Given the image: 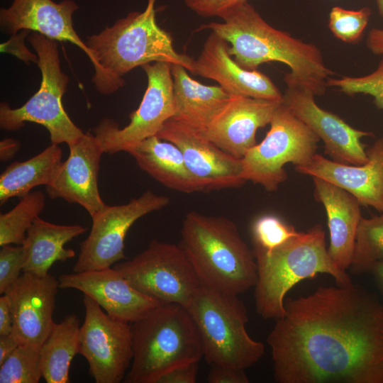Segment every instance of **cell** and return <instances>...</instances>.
I'll use <instances>...</instances> for the list:
<instances>
[{"label": "cell", "mask_w": 383, "mask_h": 383, "mask_svg": "<svg viewBox=\"0 0 383 383\" xmlns=\"http://www.w3.org/2000/svg\"><path fill=\"white\" fill-rule=\"evenodd\" d=\"M379 15L383 18V0H375Z\"/></svg>", "instance_id": "45"}, {"label": "cell", "mask_w": 383, "mask_h": 383, "mask_svg": "<svg viewBox=\"0 0 383 383\" xmlns=\"http://www.w3.org/2000/svg\"><path fill=\"white\" fill-rule=\"evenodd\" d=\"M79 319L69 314L55 323L49 335L40 348L42 375L48 383H67L69 370L78 353Z\"/></svg>", "instance_id": "28"}, {"label": "cell", "mask_w": 383, "mask_h": 383, "mask_svg": "<svg viewBox=\"0 0 383 383\" xmlns=\"http://www.w3.org/2000/svg\"><path fill=\"white\" fill-rule=\"evenodd\" d=\"M172 64L155 62L142 66L148 87L139 107L130 114V123L119 128L113 120L104 118L93 129L104 153L127 152L142 140L156 135L164 123L174 116Z\"/></svg>", "instance_id": "11"}, {"label": "cell", "mask_w": 383, "mask_h": 383, "mask_svg": "<svg viewBox=\"0 0 383 383\" xmlns=\"http://www.w3.org/2000/svg\"><path fill=\"white\" fill-rule=\"evenodd\" d=\"M156 135L179 148L189 170L205 191L238 187L246 182L242 176L241 159L189 126L171 118Z\"/></svg>", "instance_id": "15"}, {"label": "cell", "mask_w": 383, "mask_h": 383, "mask_svg": "<svg viewBox=\"0 0 383 383\" xmlns=\"http://www.w3.org/2000/svg\"><path fill=\"white\" fill-rule=\"evenodd\" d=\"M262 141L241 158L242 176L267 191L277 189L287 179L284 165L307 164L317 153L319 138L282 103Z\"/></svg>", "instance_id": "9"}, {"label": "cell", "mask_w": 383, "mask_h": 383, "mask_svg": "<svg viewBox=\"0 0 383 383\" xmlns=\"http://www.w3.org/2000/svg\"><path fill=\"white\" fill-rule=\"evenodd\" d=\"M62 149L52 143L29 160L9 165L0 177L1 205L12 197L21 198L37 186L50 185L62 163Z\"/></svg>", "instance_id": "27"}, {"label": "cell", "mask_w": 383, "mask_h": 383, "mask_svg": "<svg viewBox=\"0 0 383 383\" xmlns=\"http://www.w3.org/2000/svg\"><path fill=\"white\" fill-rule=\"evenodd\" d=\"M247 0H184L185 4L204 17H220L233 6Z\"/></svg>", "instance_id": "36"}, {"label": "cell", "mask_w": 383, "mask_h": 383, "mask_svg": "<svg viewBox=\"0 0 383 383\" xmlns=\"http://www.w3.org/2000/svg\"><path fill=\"white\" fill-rule=\"evenodd\" d=\"M298 233L279 217L267 214L257 218L252 226L254 250L270 251Z\"/></svg>", "instance_id": "33"}, {"label": "cell", "mask_w": 383, "mask_h": 383, "mask_svg": "<svg viewBox=\"0 0 383 383\" xmlns=\"http://www.w3.org/2000/svg\"><path fill=\"white\" fill-rule=\"evenodd\" d=\"M327 87L339 88L348 95L363 94L372 96L375 105L383 110V55L377 68L372 73L362 77L329 78Z\"/></svg>", "instance_id": "34"}, {"label": "cell", "mask_w": 383, "mask_h": 383, "mask_svg": "<svg viewBox=\"0 0 383 383\" xmlns=\"http://www.w3.org/2000/svg\"><path fill=\"white\" fill-rule=\"evenodd\" d=\"M199 362L177 366L162 374L155 383H195Z\"/></svg>", "instance_id": "38"}, {"label": "cell", "mask_w": 383, "mask_h": 383, "mask_svg": "<svg viewBox=\"0 0 383 383\" xmlns=\"http://www.w3.org/2000/svg\"><path fill=\"white\" fill-rule=\"evenodd\" d=\"M367 155L366 163L354 165L316 153L307 164L295 169L338 186L351 194L360 204L374 207L383 213V138L377 140Z\"/></svg>", "instance_id": "20"}, {"label": "cell", "mask_w": 383, "mask_h": 383, "mask_svg": "<svg viewBox=\"0 0 383 383\" xmlns=\"http://www.w3.org/2000/svg\"><path fill=\"white\" fill-rule=\"evenodd\" d=\"M282 101L232 95L203 133L223 150L241 159L256 145V132L270 121Z\"/></svg>", "instance_id": "19"}, {"label": "cell", "mask_w": 383, "mask_h": 383, "mask_svg": "<svg viewBox=\"0 0 383 383\" xmlns=\"http://www.w3.org/2000/svg\"><path fill=\"white\" fill-rule=\"evenodd\" d=\"M42 375L40 348L21 344L0 365V383H38Z\"/></svg>", "instance_id": "31"}, {"label": "cell", "mask_w": 383, "mask_h": 383, "mask_svg": "<svg viewBox=\"0 0 383 383\" xmlns=\"http://www.w3.org/2000/svg\"><path fill=\"white\" fill-rule=\"evenodd\" d=\"M13 318L9 300L6 294L0 297V335L12 332Z\"/></svg>", "instance_id": "40"}, {"label": "cell", "mask_w": 383, "mask_h": 383, "mask_svg": "<svg viewBox=\"0 0 383 383\" xmlns=\"http://www.w3.org/2000/svg\"><path fill=\"white\" fill-rule=\"evenodd\" d=\"M370 16L371 9L368 7L348 10L334 6L329 13L328 28L343 42L355 43L361 38Z\"/></svg>", "instance_id": "32"}, {"label": "cell", "mask_w": 383, "mask_h": 383, "mask_svg": "<svg viewBox=\"0 0 383 383\" xmlns=\"http://www.w3.org/2000/svg\"><path fill=\"white\" fill-rule=\"evenodd\" d=\"M383 261V213L359 222L352 260L354 274L370 272L374 265Z\"/></svg>", "instance_id": "30"}, {"label": "cell", "mask_w": 383, "mask_h": 383, "mask_svg": "<svg viewBox=\"0 0 383 383\" xmlns=\"http://www.w3.org/2000/svg\"><path fill=\"white\" fill-rule=\"evenodd\" d=\"M58 288L59 281L50 274L23 272L4 294L11 309V333L21 344L40 348L45 342L55 323L52 315Z\"/></svg>", "instance_id": "16"}, {"label": "cell", "mask_w": 383, "mask_h": 383, "mask_svg": "<svg viewBox=\"0 0 383 383\" xmlns=\"http://www.w3.org/2000/svg\"><path fill=\"white\" fill-rule=\"evenodd\" d=\"M85 318L79 328L78 353L96 383H119L133 360L131 323L116 319L84 295Z\"/></svg>", "instance_id": "12"}, {"label": "cell", "mask_w": 383, "mask_h": 383, "mask_svg": "<svg viewBox=\"0 0 383 383\" xmlns=\"http://www.w3.org/2000/svg\"><path fill=\"white\" fill-rule=\"evenodd\" d=\"M133 360L126 383H155L167 371L203 357L197 328L186 307L160 304L131 323Z\"/></svg>", "instance_id": "6"}, {"label": "cell", "mask_w": 383, "mask_h": 383, "mask_svg": "<svg viewBox=\"0 0 383 383\" xmlns=\"http://www.w3.org/2000/svg\"><path fill=\"white\" fill-rule=\"evenodd\" d=\"M210 365L245 370L263 356L265 345L247 332V309L238 296L201 284L187 307Z\"/></svg>", "instance_id": "7"}, {"label": "cell", "mask_w": 383, "mask_h": 383, "mask_svg": "<svg viewBox=\"0 0 383 383\" xmlns=\"http://www.w3.org/2000/svg\"><path fill=\"white\" fill-rule=\"evenodd\" d=\"M28 40L38 55V67L42 80L37 92L22 106L12 109L6 103L0 104V127L10 131L24 126L25 122L43 126L49 132L52 143H76L84 133L70 119L62 103L69 78L60 67L57 40L32 32Z\"/></svg>", "instance_id": "8"}, {"label": "cell", "mask_w": 383, "mask_h": 383, "mask_svg": "<svg viewBox=\"0 0 383 383\" xmlns=\"http://www.w3.org/2000/svg\"><path fill=\"white\" fill-rule=\"evenodd\" d=\"M370 273L373 274L383 299V261L376 263Z\"/></svg>", "instance_id": "44"}, {"label": "cell", "mask_w": 383, "mask_h": 383, "mask_svg": "<svg viewBox=\"0 0 383 383\" xmlns=\"http://www.w3.org/2000/svg\"><path fill=\"white\" fill-rule=\"evenodd\" d=\"M86 230L80 225H57L37 217L28 228L23 244V272L45 276L55 262L74 257V251L64 245Z\"/></svg>", "instance_id": "26"}, {"label": "cell", "mask_w": 383, "mask_h": 383, "mask_svg": "<svg viewBox=\"0 0 383 383\" xmlns=\"http://www.w3.org/2000/svg\"><path fill=\"white\" fill-rule=\"evenodd\" d=\"M127 152L142 170L166 187L183 193L205 191L187 167L181 150L171 142L153 135Z\"/></svg>", "instance_id": "25"}, {"label": "cell", "mask_w": 383, "mask_h": 383, "mask_svg": "<svg viewBox=\"0 0 383 383\" xmlns=\"http://www.w3.org/2000/svg\"><path fill=\"white\" fill-rule=\"evenodd\" d=\"M113 268L137 290L161 304L173 303L187 308L201 286L181 245L157 240Z\"/></svg>", "instance_id": "10"}, {"label": "cell", "mask_w": 383, "mask_h": 383, "mask_svg": "<svg viewBox=\"0 0 383 383\" xmlns=\"http://www.w3.org/2000/svg\"><path fill=\"white\" fill-rule=\"evenodd\" d=\"M179 65H172L173 119L204 133L232 95L221 86L204 85L192 79Z\"/></svg>", "instance_id": "24"}, {"label": "cell", "mask_w": 383, "mask_h": 383, "mask_svg": "<svg viewBox=\"0 0 383 383\" xmlns=\"http://www.w3.org/2000/svg\"><path fill=\"white\" fill-rule=\"evenodd\" d=\"M21 148L19 141L6 138L0 142V160L5 162L11 160L18 152Z\"/></svg>", "instance_id": "43"}, {"label": "cell", "mask_w": 383, "mask_h": 383, "mask_svg": "<svg viewBox=\"0 0 383 383\" xmlns=\"http://www.w3.org/2000/svg\"><path fill=\"white\" fill-rule=\"evenodd\" d=\"M222 23L211 22L208 28L226 40L228 51L244 69L255 70L262 63L279 62L290 68L284 78L322 95L333 72L326 66L320 50L289 33L267 23L248 3L243 1L225 11Z\"/></svg>", "instance_id": "2"}, {"label": "cell", "mask_w": 383, "mask_h": 383, "mask_svg": "<svg viewBox=\"0 0 383 383\" xmlns=\"http://www.w3.org/2000/svg\"><path fill=\"white\" fill-rule=\"evenodd\" d=\"M24 249L23 245L1 246L0 250V294H4L17 281L23 272Z\"/></svg>", "instance_id": "35"}, {"label": "cell", "mask_w": 383, "mask_h": 383, "mask_svg": "<svg viewBox=\"0 0 383 383\" xmlns=\"http://www.w3.org/2000/svg\"><path fill=\"white\" fill-rule=\"evenodd\" d=\"M21 345L12 333L0 335V365Z\"/></svg>", "instance_id": "41"}, {"label": "cell", "mask_w": 383, "mask_h": 383, "mask_svg": "<svg viewBox=\"0 0 383 383\" xmlns=\"http://www.w3.org/2000/svg\"><path fill=\"white\" fill-rule=\"evenodd\" d=\"M69 148L67 159L62 162L54 181L46 186V192L51 199L61 198L79 204L92 218L108 206L101 199L98 189L103 149L90 132L84 133Z\"/></svg>", "instance_id": "18"}, {"label": "cell", "mask_w": 383, "mask_h": 383, "mask_svg": "<svg viewBox=\"0 0 383 383\" xmlns=\"http://www.w3.org/2000/svg\"><path fill=\"white\" fill-rule=\"evenodd\" d=\"M283 104L322 140L325 150L334 161L360 165L368 160L361 138L372 133L350 126L337 115L318 106L315 94L308 88L292 82H284Z\"/></svg>", "instance_id": "14"}, {"label": "cell", "mask_w": 383, "mask_h": 383, "mask_svg": "<svg viewBox=\"0 0 383 383\" xmlns=\"http://www.w3.org/2000/svg\"><path fill=\"white\" fill-rule=\"evenodd\" d=\"M31 33L29 30H21L11 35L6 42L1 43L0 50L1 52H7L15 55L19 60L28 64L29 62L37 63L38 55L32 53L25 45V38Z\"/></svg>", "instance_id": "37"}, {"label": "cell", "mask_w": 383, "mask_h": 383, "mask_svg": "<svg viewBox=\"0 0 383 383\" xmlns=\"http://www.w3.org/2000/svg\"><path fill=\"white\" fill-rule=\"evenodd\" d=\"M78 9L73 0L56 3L52 0H13L0 10L1 31L13 35L21 30L39 33L57 41L70 42L82 50L92 60L86 43L73 26L72 16Z\"/></svg>", "instance_id": "22"}, {"label": "cell", "mask_w": 383, "mask_h": 383, "mask_svg": "<svg viewBox=\"0 0 383 383\" xmlns=\"http://www.w3.org/2000/svg\"><path fill=\"white\" fill-rule=\"evenodd\" d=\"M207 382L209 383H248L249 379L244 370L223 365H211Z\"/></svg>", "instance_id": "39"}, {"label": "cell", "mask_w": 383, "mask_h": 383, "mask_svg": "<svg viewBox=\"0 0 383 383\" xmlns=\"http://www.w3.org/2000/svg\"><path fill=\"white\" fill-rule=\"evenodd\" d=\"M257 267L255 301L257 313L265 319L285 314L284 298L297 283L318 274L333 277L337 285L352 283L350 276L338 267L326 245V233L320 225L299 232L270 250H254Z\"/></svg>", "instance_id": "5"}, {"label": "cell", "mask_w": 383, "mask_h": 383, "mask_svg": "<svg viewBox=\"0 0 383 383\" xmlns=\"http://www.w3.org/2000/svg\"><path fill=\"white\" fill-rule=\"evenodd\" d=\"M228 48L226 40L211 32L194 60V74L217 82L231 95L283 101V94L267 75L242 67Z\"/></svg>", "instance_id": "21"}, {"label": "cell", "mask_w": 383, "mask_h": 383, "mask_svg": "<svg viewBox=\"0 0 383 383\" xmlns=\"http://www.w3.org/2000/svg\"><path fill=\"white\" fill-rule=\"evenodd\" d=\"M59 288L73 289L94 299L111 317L132 323L160 304L134 288L115 268L63 274Z\"/></svg>", "instance_id": "17"}, {"label": "cell", "mask_w": 383, "mask_h": 383, "mask_svg": "<svg viewBox=\"0 0 383 383\" xmlns=\"http://www.w3.org/2000/svg\"><path fill=\"white\" fill-rule=\"evenodd\" d=\"M170 199L148 190L128 203L107 206L92 218L88 237L81 243L74 272L101 270L125 259L124 240L131 226L140 218L167 206Z\"/></svg>", "instance_id": "13"}, {"label": "cell", "mask_w": 383, "mask_h": 383, "mask_svg": "<svg viewBox=\"0 0 383 383\" xmlns=\"http://www.w3.org/2000/svg\"><path fill=\"white\" fill-rule=\"evenodd\" d=\"M181 236L180 245L201 284L235 296L255 286L256 260L232 221L191 211Z\"/></svg>", "instance_id": "4"}, {"label": "cell", "mask_w": 383, "mask_h": 383, "mask_svg": "<svg viewBox=\"0 0 383 383\" xmlns=\"http://www.w3.org/2000/svg\"><path fill=\"white\" fill-rule=\"evenodd\" d=\"M366 44L372 53L383 55V29H371L367 35Z\"/></svg>", "instance_id": "42"}, {"label": "cell", "mask_w": 383, "mask_h": 383, "mask_svg": "<svg viewBox=\"0 0 383 383\" xmlns=\"http://www.w3.org/2000/svg\"><path fill=\"white\" fill-rule=\"evenodd\" d=\"M268 335L279 383H383V304L353 282L284 299Z\"/></svg>", "instance_id": "1"}, {"label": "cell", "mask_w": 383, "mask_h": 383, "mask_svg": "<svg viewBox=\"0 0 383 383\" xmlns=\"http://www.w3.org/2000/svg\"><path fill=\"white\" fill-rule=\"evenodd\" d=\"M155 1L148 0L143 11H132L87 38L94 68L92 82L101 94L114 93L125 84L126 74L152 62L179 65L194 72V60L176 51L170 34L157 24Z\"/></svg>", "instance_id": "3"}, {"label": "cell", "mask_w": 383, "mask_h": 383, "mask_svg": "<svg viewBox=\"0 0 383 383\" xmlns=\"http://www.w3.org/2000/svg\"><path fill=\"white\" fill-rule=\"evenodd\" d=\"M315 196L324 206L330 234L328 253L339 269L350 266L361 213L360 203L349 192L318 177H313Z\"/></svg>", "instance_id": "23"}, {"label": "cell", "mask_w": 383, "mask_h": 383, "mask_svg": "<svg viewBox=\"0 0 383 383\" xmlns=\"http://www.w3.org/2000/svg\"><path fill=\"white\" fill-rule=\"evenodd\" d=\"M45 194L40 190L20 198L11 211L0 215V245H23L34 220L43 210Z\"/></svg>", "instance_id": "29"}]
</instances>
